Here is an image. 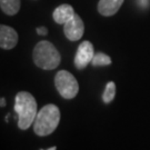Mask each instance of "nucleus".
Returning <instances> with one entry per match:
<instances>
[{
    "instance_id": "f257e3e1",
    "label": "nucleus",
    "mask_w": 150,
    "mask_h": 150,
    "mask_svg": "<svg viewBox=\"0 0 150 150\" xmlns=\"http://www.w3.org/2000/svg\"><path fill=\"white\" fill-rule=\"evenodd\" d=\"M15 111L18 113V126L21 130L28 129L37 117V101L27 91H20L16 96Z\"/></svg>"
},
{
    "instance_id": "f03ea898",
    "label": "nucleus",
    "mask_w": 150,
    "mask_h": 150,
    "mask_svg": "<svg viewBox=\"0 0 150 150\" xmlns=\"http://www.w3.org/2000/svg\"><path fill=\"white\" fill-rule=\"evenodd\" d=\"M32 58L35 64L43 70L56 69L60 64L61 57L57 48L47 40L39 41L33 48Z\"/></svg>"
},
{
    "instance_id": "7ed1b4c3",
    "label": "nucleus",
    "mask_w": 150,
    "mask_h": 150,
    "mask_svg": "<svg viewBox=\"0 0 150 150\" xmlns=\"http://www.w3.org/2000/svg\"><path fill=\"white\" fill-rule=\"evenodd\" d=\"M60 121V111L57 106L49 103L40 109L35 119L33 130L36 134L45 137L52 134Z\"/></svg>"
},
{
    "instance_id": "20e7f679",
    "label": "nucleus",
    "mask_w": 150,
    "mask_h": 150,
    "mask_svg": "<svg viewBox=\"0 0 150 150\" xmlns=\"http://www.w3.org/2000/svg\"><path fill=\"white\" fill-rule=\"evenodd\" d=\"M54 85L60 96L64 99H72L78 95L79 85L72 74L67 70H60L54 77Z\"/></svg>"
},
{
    "instance_id": "39448f33",
    "label": "nucleus",
    "mask_w": 150,
    "mask_h": 150,
    "mask_svg": "<svg viewBox=\"0 0 150 150\" xmlns=\"http://www.w3.org/2000/svg\"><path fill=\"white\" fill-rule=\"evenodd\" d=\"M95 56V49L93 45L90 41H83L79 45V47L77 49V52L75 56V66L77 69L82 70L85 69L93 59Z\"/></svg>"
},
{
    "instance_id": "423d86ee",
    "label": "nucleus",
    "mask_w": 150,
    "mask_h": 150,
    "mask_svg": "<svg viewBox=\"0 0 150 150\" xmlns=\"http://www.w3.org/2000/svg\"><path fill=\"white\" fill-rule=\"evenodd\" d=\"M64 32L67 39H69L70 41H77L83 36L85 25H83V21L79 17V15L76 13L69 21H67L64 23Z\"/></svg>"
},
{
    "instance_id": "0eeeda50",
    "label": "nucleus",
    "mask_w": 150,
    "mask_h": 150,
    "mask_svg": "<svg viewBox=\"0 0 150 150\" xmlns=\"http://www.w3.org/2000/svg\"><path fill=\"white\" fill-rule=\"evenodd\" d=\"M18 33L13 28L1 25L0 26V47L9 50L16 47L18 43Z\"/></svg>"
},
{
    "instance_id": "6e6552de",
    "label": "nucleus",
    "mask_w": 150,
    "mask_h": 150,
    "mask_svg": "<svg viewBox=\"0 0 150 150\" xmlns=\"http://www.w3.org/2000/svg\"><path fill=\"white\" fill-rule=\"evenodd\" d=\"M76 15L75 10L72 8V6L68 4H64L57 7L52 12V18L58 25H64L67 21H69L70 19Z\"/></svg>"
},
{
    "instance_id": "1a4fd4ad",
    "label": "nucleus",
    "mask_w": 150,
    "mask_h": 150,
    "mask_svg": "<svg viewBox=\"0 0 150 150\" xmlns=\"http://www.w3.org/2000/svg\"><path fill=\"white\" fill-rule=\"evenodd\" d=\"M122 4L123 0H99L98 11L102 16L111 17L118 12Z\"/></svg>"
},
{
    "instance_id": "9d476101",
    "label": "nucleus",
    "mask_w": 150,
    "mask_h": 150,
    "mask_svg": "<svg viewBox=\"0 0 150 150\" xmlns=\"http://www.w3.org/2000/svg\"><path fill=\"white\" fill-rule=\"evenodd\" d=\"M20 0H0L1 10L8 16H13L20 9Z\"/></svg>"
},
{
    "instance_id": "9b49d317",
    "label": "nucleus",
    "mask_w": 150,
    "mask_h": 150,
    "mask_svg": "<svg viewBox=\"0 0 150 150\" xmlns=\"http://www.w3.org/2000/svg\"><path fill=\"white\" fill-rule=\"evenodd\" d=\"M115 96H116V85L113 81H109L103 91L102 100L105 103H110L115 99Z\"/></svg>"
},
{
    "instance_id": "f8f14e48",
    "label": "nucleus",
    "mask_w": 150,
    "mask_h": 150,
    "mask_svg": "<svg viewBox=\"0 0 150 150\" xmlns=\"http://www.w3.org/2000/svg\"><path fill=\"white\" fill-rule=\"evenodd\" d=\"M91 64H92V66H95V67L109 66V64H111V58H110L109 56H107L106 54L98 52V54H95Z\"/></svg>"
},
{
    "instance_id": "ddd939ff",
    "label": "nucleus",
    "mask_w": 150,
    "mask_h": 150,
    "mask_svg": "<svg viewBox=\"0 0 150 150\" xmlns=\"http://www.w3.org/2000/svg\"><path fill=\"white\" fill-rule=\"evenodd\" d=\"M37 33L40 36H46L48 33V30L46 27H38L37 28Z\"/></svg>"
},
{
    "instance_id": "4468645a",
    "label": "nucleus",
    "mask_w": 150,
    "mask_h": 150,
    "mask_svg": "<svg viewBox=\"0 0 150 150\" xmlns=\"http://www.w3.org/2000/svg\"><path fill=\"white\" fill-rule=\"evenodd\" d=\"M0 105H1V107H4L6 105V100L4 99V98H1V101H0Z\"/></svg>"
},
{
    "instance_id": "2eb2a0df",
    "label": "nucleus",
    "mask_w": 150,
    "mask_h": 150,
    "mask_svg": "<svg viewBox=\"0 0 150 150\" xmlns=\"http://www.w3.org/2000/svg\"><path fill=\"white\" fill-rule=\"evenodd\" d=\"M41 150H43V149H41ZM47 150H57V148H56V147H51V148H49V149H47Z\"/></svg>"
}]
</instances>
